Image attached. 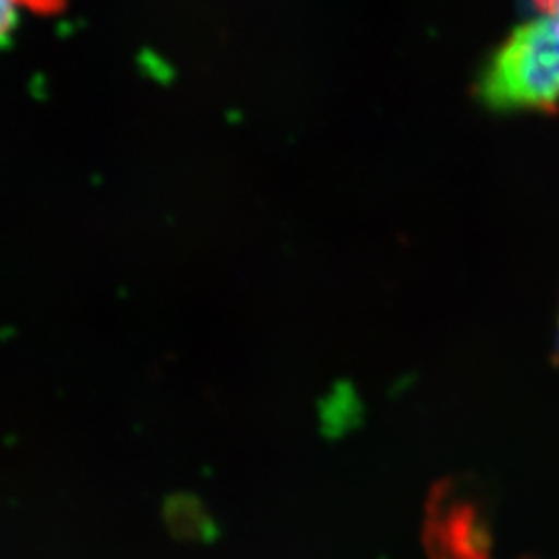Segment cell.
I'll return each instance as SVG.
<instances>
[{"label": "cell", "instance_id": "cell-1", "mask_svg": "<svg viewBox=\"0 0 559 559\" xmlns=\"http://www.w3.org/2000/svg\"><path fill=\"white\" fill-rule=\"evenodd\" d=\"M537 17L522 23L491 57L480 96L500 110H556L559 104V0H535Z\"/></svg>", "mask_w": 559, "mask_h": 559}, {"label": "cell", "instance_id": "cell-2", "mask_svg": "<svg viewBox=\"0 0 559 559\" xmlns=\"http://www.w3.org/2000/svg\"><path fill=\"white\" fill-rule=\"evenodd\" d=\"M423 547L427 559H493L489 503L473 480L450 477L429 491Z\"/></svg>", "mask_w": 559, "mask_h": 559}, {"label": "cell", "instance_id": "cell-3", "mask_svg": "<svg viewBox=\"0 0 559 559\" xmlns=\"http://www.w3.org/2000/svg\"><path fill=\"white\" fill-rule=\"evenodd\" d=\"M166 522L180 539L205 540L212 535V520L203 510L201 501L191 498H175L166 503Z\"/></svg>", "mask_w": 559, "mask_h": 559}, {"label": "cell", "instance_id": "cell-4", "mask_svg": "<svg viewBox=\"0 0 559 559\" xmlns=\"http://www.w3.org/2000/svg\"><path fill=\"white\" fill-rule=\"evenodd\" d=\"M17 0H0V46H4L17 25Z\"/></svg>", "mask_w": 559, "mask_h": 559}, {"label": "cell", "instance_id": "cell-5", "mask_svg": "<svg viewBox=\"0 0 559 559\" xmlns=\"http://www.w3.org/2000/svg\"><path fill=\"white\" fill-rule=\"evenodd\" d=\"M17 2L36 13H59L60 9L67 4V0H17Z\"/></svg>", "mask_w": 559, "mask_h": 559}, {"label": "cell", "instance_id": "cell-6", "mask_svg": "<svg viewBox=\"0 0 559 559\" xmlns=\"http://www.w3.org/2000/svg\"><path fill=\"white\" fill-rule=\"evenodd\" d=\"M558 362H559V342H558Z\"/></svg>", "mask_w": 559, "mask_h": 559}]
</instances>
